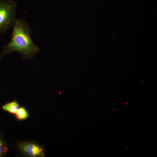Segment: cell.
Segmentation results:
<instances>
[{"label":"cell","instance_id":"obj_1","mask_svg":"<svg viewBox=\"0 0 157 157\" xmlns=\"http://www.w3.org/2000/svg\"><path fill=\"white\" fill-rule=\"evenodd\" d=\"M13 28L11 40L8 44L3 47L0 60L4 55L14 51H17L24 60L30 58H33L40 49L32 40V30L30 25L22 19H16Z\"/></svg>","mask_w":157,"mask_h":157},{"label":"cell","instance_id":"obj_2","mask_svg":"<svg viewBox=\"0 0 157 157\" xmlns=\"http://www.w3.org/2000/svg\"><path fill=\"white\" fill-rule=\"evenodd\" d=\"M17 8V4L12 0H0V34L13 27Z\"/></svg>","mask_w":157,"mask_h":157},{"label":"cell","instance_id":"obj_3","mask_svg":"<svg viewBox=\"0 0 157 157\" xmlns=\"http://www.w3.org/2000/svg\"><path fill=\"white\" fill-rule=\"evenodd\" d=\"M18 147L21 153L28 157H42L44 151L39 145L31 142H22L18 144Z\"/></svg>","mask_w":157,"mask_h":157},{"label":"cell","instance_id":"obj_4","mask_svg":"<svg viewBox=\"0 0 157 157\" xmlns=\"http://www.w3.org/2000/svg\"><path fill=\"white\" fill-rule=\"evenodd\" d=\"M19 107V105L17 102L16 101H14L3 105L2 108L5 111H7L12 114H15Z\"/></svg>","mask_w":157,"mask_h":157},{"label":"cell","instance_id":"obj_5","mask_svg":"<svg viewBox=\"0 0 157 157\" xmlns=\"http://www.w3.org/2000/svg\"><path fill=\"white\" fill-rule=\"evenodd\" d=\"M8 151L6 143L0 132V157L5 156Z\"/></svg>","mask_w":157,"mask_h":157},{"label":"cell","instance_id":"obj_6","mask_svg":"<svg viewBox=\"0 0 157 157\" xmlns=\"http://www.w3.org/2000/svg\"><path fill=\"white\" fill-rule=\"evenodd\" d=\"M15 114L17 118L19 119H26L28 116L26 110L23 107L18 108Z\"/></svg>","mask_w":157,"mask_h":157}]
</instances>
